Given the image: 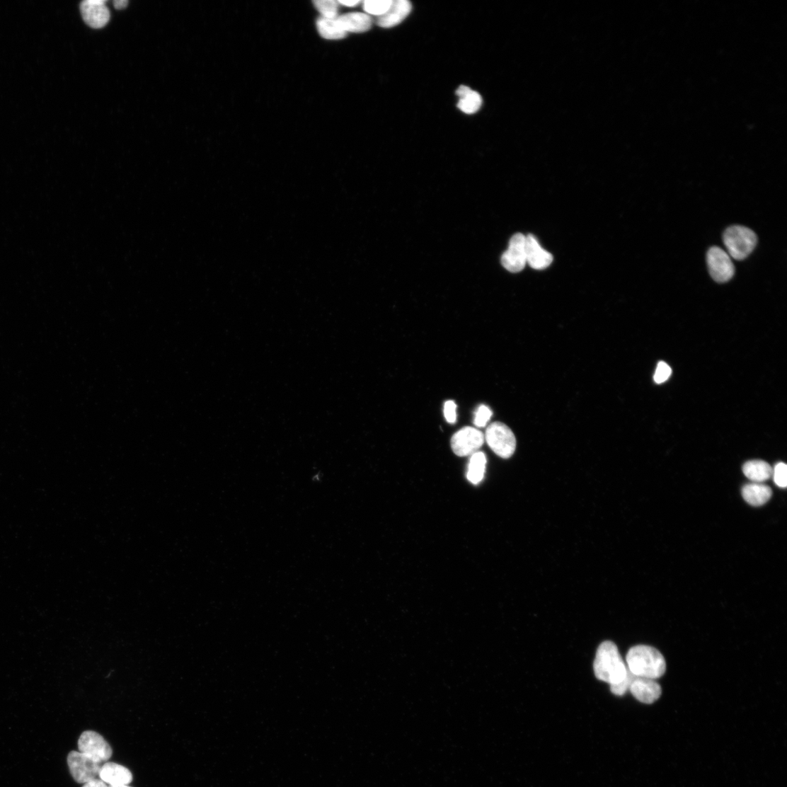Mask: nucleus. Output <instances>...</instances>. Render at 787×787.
<instances>
[{
  "label": "nucleus",
  "instance_id": "nucleus-1",
  "mask_svg": "<svg viewBox=\"0 0 787 787\" xmlns=\"http://www.w3.org/2000/svg\"><path fill=\"white\" fill-rule=\"evenodd\" d=\"M628 670L636 677L656 679L665 674L667 662L655 648L637 645L631 648L626 655Z\"/></svg>",
  "mask_w": 787,
  "mask_h": 787
},
{
  "label": "nucleus",
  "instance_id": "nucleus-2",
  "mask_svg": "<svg viewBox=\"0 0 787 787\" xmlns=\"http://www.w3.org/2000/svg\"><path fill=\"white\" fill-rule=\"evenodd\" d=\"M594 674L601 681L614 684L623 681L628 674L618 647L612 642L606 641L599 647L594 663Z\"/></svg>",
  "mask_w": 787,
  "mask_h": 787
},
{
  "label": "nucleus",
  "instance_id": "nucleus-3",
  "mask_svg": "<svg viewBox=\"0 0 787 787\" xmlns=\"http://www.w3.org/2000/svg\"><path fill=\"white\" fill-rule=\"evenodd\" d=\"M723 241L730 257L743 260L754 251L757 237L753 231L747 227L734 226L725 230Z\"/></svg>",
  "mask_w": 787,
  "mask_h": 787
},
{
  "label": "nucleus",
  "instance_id": "nucleus-4",
  "mask_svg": "<svg viewBox=\"0 0 787 787\" xmlns=\"http://www.w3.org/2000/svg\"><path fill=\"white\" fill-rule=\"evenodd\" d=\"M484 437L490 449L500 457L509 459L514 454L516 439L512 431L505 424L492 423L486 429Z\"/></svg>",
  "mask_w": 787,
  "mask_h": 787
},
{
  "label": "nucleus",
  "instance_id": "nucleus-5",
  "mask_svg": "<svg viewBox=\"0 0 787 787\" xmlns=\"http://www.w3.org/2000/svg\"><path fill=\"white\" fill-rule=\"evenodd\" d=\"M67 764L73 779L79 783L100 777L102 764L84 753L71 752L67 757Z\"/></svg>",
  "mask_w": 787,
  "mask_h": 787
},
{
  "label": "nucleus",
  "instance_id": "nucleus-6",
  "mask_svg": "<svg viewBox=\"0 0 787 787\" xmlns=\"http://www.w3.org/2000/svg\"><path fill=\"white\" fill-rule=\"evenodd\" d=\"M709 274L718 283L729 282L735 275V266L730 255L718 247L711 248L706 255Z\"/></svg>",
  "mask_w": 787,
  "mask_h": 787
},
{
  "label": "nucleus",
  "instance_id": "nucleus-7",
  "mask_svg": "<svg viewBox=\"0 0 787 787\" xmlns=\"http://www.w3.org/2000/svg\"><path fill=\"white\" fill-rule=\"evenodd\" d=\"M485 441L483 433L472 427H465L455 433L451 440L452 449L458 456H466L478 452Z\"/></svg>",
  "mask_w": 787,
  "mask_h": 787
},
{
  "label": "nucleus",
  "instance_id": "nucleus-8",
  "mask_svg": "<svg viewBox=\"0 0 787 787\" xmlns=\"http://www.w3.org/2000/svg\"><path fill=\"white\" fill-rule=\"evenodd\" d=\"M79 752L84 753L100 764L108 761L113 755V749L104 737L96 732H84L79 740Z\"/></svg>",
  "mask_w": 787,
  "mask_h": 787
},
{
  "label": "nucleus",
  "instance_id": "nucleus-9",
  "mask_svg": "<svg viewBox=\"0 0 787 787\" xmlns=\"http://www.w3.org/2000/svg\"><path fill=\"white\" fill-rule=\"evenodd\" d=\"M502 265L512 273H519L525 268L526 236L516 234L510 239L507 251L502 256Z\"/></svg>",
  "mask_w": 787,
  "mask_h": 787
},
{
  "label": "nucleus",
  "instance_id": "nucleus-10",
  "mask_svg": "<svg viewBox=\"0 0 787 787\" xmlns=\"http://www.w3.org/2000/svg\"><path fill=\"white\" fill-rule=\"evenodd\" d=\"M105 0H86L81 5V13L88 25L94 29L104 28L110 20Z\"/></svg>",
  "mask_w": 787,
  "mask_h": 787
},
{
  "label": "nucleus",
  "instance_id": "nucleus-11",
  "mask_svg": "<svg viewBox=\"0 0 787 787\" xmlns=\"http://www.w3.org/2000/svg\"><path fill=\"white\" fill-rule=\"evenodd\" d=\"M629 690L639 701L651 704L658 700L662 694L660 685L655 679L634 676Z\"/></svg>",
  "mask_w": 787,
  "mask_h": 787
},
{
  "label": "nucleus",
  "instance_id": "nucleus-12",
  "mask_svg": "<svg viewBox=\"0 0 787 787\" xmlns=\"http://www.w3.org/2000/svg\"><path fill=\"white\" fill-rule=\"evenodd\" d=\"M527 263L532 268L543 270L553 262V255L541 247L539 241L533 235L526 236Z\"/></svg>",
  "mask_w": 787,
  "mask_h": 787
},
{
  "label": "nucleus",
  "instance_id": "nucleus-13",
  "mask_svg": "<svg viewBox=\"0 0 787 787\" xmlns=\"http://www.w3.org/2000/svg\"><path fill=\"white\" fill-rule=\"evenodd\" d=\"M412 6L407 0H394L389 10L378 17V26L382 28H391L398 25L410 14Z\"/></svg>",
  "mask_w": 787,
  "mask_h": 787
},
{
  "label": "nucleus",
  "instance_id": "nucleus-14",
  "mask_svg": "<svg viewBox=\"0 0 787 787\" xmlns=\"http://www.w3.org/2000/svg\"><path fill=\"white\" fill-rule=\"evenodd\" d=\"M100 778L104 782L112 786L129 785L133 779L132 772L126 767L115 764V762H105L102 766Z\"/></svg>",
  "mask_w": 787,
  "mask_h": 787
},
{
  "label": "nucleus",
  "instance_id": "nucleus-15",
  "mask_svg": "<svg viewBox=\"0 0 787 787\" xmlns=\"http://www.w3.org/2000/svg\"><path fill=\"white\" fill-rule=\"evenodd\" d=\"M340 28L347 33H361L368 31L372 25L370 16L362 13H351L338 17Z\"/></svg>",
  "mask_w": 787,
  "mask_h": 787
},
{
  "label": "nucleus",
  "instance_id": "nucleus-16",
  "mask_svg": "<svg viewBox=\"0 0 787 787\" xmlns=\"http://www.w3.org/2000/svg\"><path fill=\"white\" fill-rule=\"evenodd\" d=\"M745 500L752 506L759 507L767 503L772 496L771 488L764 484L752 483L745 485L742 488Z\"/></svg>",
  "mask_w": 787,
  "mask_h": 787
},
{
  "label": "nucleus",
  "instance_id": "nucleus-17",
  "mask_svg": "<svg viewBox=\"0 0 787 787\" xmlns=\"http://www.w3.org/2000/svg\"><path fill=\"white\" fill-rule=\"evenodd\" d=\"M456 95L459 98L457 107L463 113L471 115L480 110L483 100L478 92L466 86H461L456 91Z\"/></svg>",
  "mask_w": 787,
  "mask_h": 787
},
{
  "label": "nucleus",
  "instance_id": "nucleus-18",
  "mask_svg": "<svg viewBox=\"0 0 787 787\" xmlns=\"http://www.w3.org/2000/svg\"><path fill=\"white\" fill-rule=\"evenodd\" d=\"M743 472L749 480L759 483L769 480L773 476L772 467L762 460L746 462L743 466Z\"/></svg>",
  "mask_w": 787,
  "mask_h": 787
},
{
  "label": "nucleus",
  "instance_id": "nucleus-19",
  "mask_svg": "<svg viewBox=\"0 0 787 787\" xmlns=\"http://www.w3.org/2000/svg\"><path fill=\"white\" fill-rule=\"evenodd\" d=\"M316 26L321 35L328 40H340L346 38L347 33L339 25L337 19L321 17L317 21Z\"/></svg>",
  "mask_w": 787,
  "mask_h": 787
},
{
  "label": "nucleus",
  "instance_id": "nucleus-20",
  "mask_svg": "<svg viewBox=\"0 0 787 787\" xmlns=\"http://www.w3.org/2000/svg\"><path fill=\"white\" fill-rule=\"evenodd\" d=\"M486 465V456L483 452H476L471 456L467 470L466 478L473 484H478L483 479Z\"/></svg>",
  "mask_w": 787,
  "mask_h": 787
},
{
  "label": "nucleus",
  "instance_id": "nucleus-21",
  "mask_svg": "<svg viewBox=\"0 0 787 787\" xmlns=\"http://www.w3.org/2000/svg\"><path fill=\"white\" fill-rule=\"evenodd\" d=\"M391 1L392 0H366L363 8L367 13L380 17L389 10Z\"/></svg>",
  "mask_w": 787,
  "mask_h": 787
},
{
  "label": "nucleus",
  "instance_id": "nucleus-22",
  "mask_svg": "<svg viewBox=\"0 0 787 787\" xmlns=\"http://www.w3.org/2000/svg\"><path fill=\"white\" fill-rule=\"evenodd\" d=\"M314 4L316 8L323 15V18L328 19L338 18V3L334 0H317Z\"/></svg>",
  "mask_w": 787,
  "mask_h": 787
},
{
  "label": "nucleus",
  "instance_id": "nucleus-23",
  "mask_svg": "<svg viewBox=\"0 0 787 787\" xmlns=\"http://www.w3.org/2000/svg\"><path fill=\"white\" fill-rule=\"evenodd\" d=\"M492 415H493V413L488 406L485 405L480 406L475 413L474 425L477 427H486Z\"/></svg>",
  "mask_w": 787,
  "mask_h": 787
},
{
  "label": "nucleus",
  "instance_id": "nucleus-24",
  "mask_svg": "<svg viewBox=\"0 0 787 787\" xmlns=\"http://www.w3.org/2000/svg\"><path fill=\"white\" fill-rule=\"evenodd\" d=\"M672 374L671 367L665 362H660L657 365L654 381L657 384H662L670 378Z\"/></svg>",
  "mask_w": 787,
  "mask_h": 787
},
{
  "label": "nucleus",
  "instance_id": "nucleus-25",
  "mask_svg": "<svg viewBox=\"0 0 787 787\" xmlns=\"http://www.w3.org/2000/svg\"><path fill=\"white\" fill-rule=\"evenodd\" d=\"M775 483L781 488H786L787 485V466L783 462L778 463L773 470Z\"/></svg>",
  "mask_w": 787,
  "mask_h": 787
},
{
  "label": "nucleus",
  "instance_id": "nucleus-26",
  "mask_svg": "<svg viewBox=\"0 0 787 787\" xmlns=\"http://www.w3.org/2000/svg\"><path fill=\"white\" fill-rule=\"evenodd\" d=\"M633 677L634 675L632 674L628 670L627 677L623 681L620 682L619 683L610 685L611 692L613 694L619 696H624L629 690L630 685Z\"/></svg>",
  "mask_w": 787,
  "mask_h": 787
},
{
  "label": "nucleus",
  "instance_id": "nucleus-27",
  "mask_svg": "<svg viewBox=\"0 0 787 787\" xmlns=\"http://www.w3.org/2000/svg\"><path fill=\"white\" fill-rule=\"evenodd\" d=\"M456 409L457 406L455 402L449 401L444 405V416L447 421L450 424H454L456 422Z\"/></svg>",
  "mask_w": 787,
  "mask_h": 787
},
{
  "label": "nucleus",
  "instance_id": "nucleus-28",
  "mask_svg": "<svg viewBox=\"0 0 787 787\" xmlns=\"http://www.w3.org/2000/svg\"><path fill=\"white\" fill-rule=\"evenodd\" d=\"M83 787H109L106 783L101 779H94L89 782L86 783Z\"/></svg>",
  "mask_w": 787,
  "mask_h": 787
},
{
  "label": "nucleus",
  "instance_id": "nucleus-29",
  "mask_svg": "<svg viewBox=\"0 0 787 787\" xmlns=\"http://www.w3.org/2000/svg\"><path fill=\"white\" fill-rule=\"evenodd\" d=\"M129 2L127 0H115L114 1V6L116 9L121 10L125 8Z\"/></svg>",
  "mask_w": 787,
  "mask_h": 787
},
{
  "label": "nucleus",
  "instance_id": "nucleus-30",
  "mask_svg": "<svg viewBox=\"0 0 787 787\" xmlns=\"http://www.w3.org/2000/svg\"><path fill=\"white\" fill-rule=\"evenodd\" d=\"M360 3V0H345V1H339V4L347 7H354Z\"/></svg>",
  "mask_w": 787,
  "mask_h": 787
},
{
  "label": "nucleus",
  "instance_id": "nucleus-31",
  "mask_svg": "<svg viewBox=\"0 0 787 787\" xmlns=\"http://www.w3.org/2000/svg\"><path fill=\"white\" fill-rule=\"evenodd\" d=\"M109 787H132V786H130L128 785H122V786H110Z\"/></svg>",
  "mask_w": 787,
  "mask_h": 787
}]
</instances>
